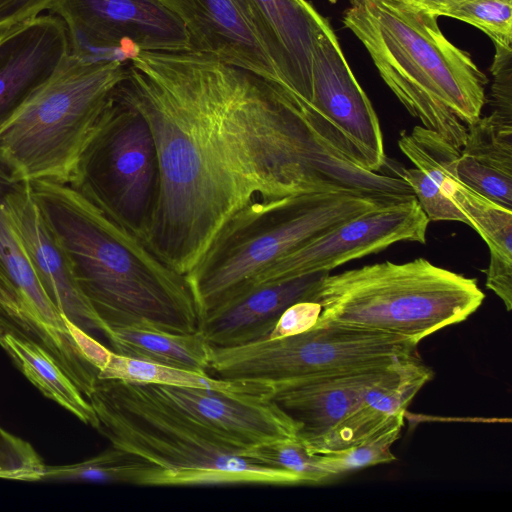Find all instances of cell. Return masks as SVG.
<instances>
[{
    "label": "cell",
    "mask_w": 512,
    "mask_h": 512,
    "mask_svg": "<svg viewBox=\"0 0 512 512\" xmlns=\"http://www.w3.org/2000/svg\"><path fill=\"white\" fill-rule=\"evenodd\" d=\"M119 94L148 123L159 187L143 239L187 276L233 222L308 193L386 198L280 87L197 50L137 51Z\"/></svg>",
    "instance_id": "6da1fadb"
},
{
    "label": "cell",
    "mask_w": 512,
    "mask_h": 512,
    "mask_svg": "<svg viewBox=\"0 0 512 512\" xmlns=\"http://www.w3.org/2000/svg\"><path fill=\"white\" fill-rule=\"evenodd\" d=\"M31 186L79 289L108 333L128 325L198 331V308L186 276L142 237L70 184L38 180Z\"/></svg>",
    "instance_id": "7a4b0ae2"
},
{
    "label": "cell",
    "mask_w": 512,
    "mask_h": 512,
    "mask_svg": "<svg viewBox=\"0 0 512 512\" xmlns=\"http://www.w3.org/2000/svg\"><path fill=\"white\" fill-rule=\"evenodd\" d=\"M437 19L394 0H350L342 21L406 110L461 149L467 126L481 116L488 79Z\"/></svg>",
    "instance_id": "3957f363"
},
{
    "label": "cell",
    "mask_w": 512,
    "mask_h": 512,
    "mask_svg": "<svg viewBox=\"0 0 512 512\" xmlns=\"http://www.w3.org/2000/svg\"><path fill=\"white\" fill-rule=\"evenodd\" d=\"M87 399L96 430L146 464L139 486L304 485L292 473L249 461L150 384L98 378Z\"/></svg>",
    "instance_id": "277c9868"
},
{
    "label": "cell",
    "mask_w": 512,
    "mask_h": 512,
    "mask_svg": "<svg viewBox=\"0 0 512 512\" xmlns=\"http://www.w3.org/2000/svg\"><path fill=\"white\" fill-rule=\"evenodd\" d=\"M484 297L475 278L417 258L329 273L311 301L321 308L316 323L394 335L418 345L466 320Z\"/></svg>",
    "instance_id": "5b68a950"
},
{
    "label": "cell",
    "mask_w": 512,
    "mask_h": 512,
    "mask_svg": "<svg viewBox=\"0 0 512 512\" xmlns=\"http://www.w3.org/2000/svg\"><path fill=\"white\" fill-rule=\"evenodd\" d=\"M124 61L65 65L0 124V156L24 181L72 184L80 158L117 87Z\"/></svg>",
    "instance_id": "8992f818"
},
{
    "label": "cell",
    "mask_w": 512,
    "mask_h": 512,
    "mask_svg": "<svg viewBox=\"0 0 512 512\" xmlns=\"http://www.w3.org/2000/svg\"><path fill=\"white\" fill-rule=\"evenodd\" d=\"M398 201L345 192L308 193L235 221L186 276L199 321L247 292L280 257L357 215Z\"/></svg>",
    "instance_id": "52a82bcc"
},
{
    "label": "cell",
    "mask_w": 512,
    "mask_h": 512,
    "mask_svg": "<svg viewBox=\"0 0 512 512\" xmlns=\"http://www.w3.org/2000/svg\"><path fill=\"white\" fill-rule=\"evenodd\" d=\"M417 346L394 335L315 323L285 337L211 346L208 371L229 380H300L385 367L417 354Z\"/></svg>",
    "instance_id": "ba28073f"
},
{
    "label": "cell",
    "mask_w": 512,
    "mask_h": 512,
    "mask_svg": "<svg viewBox=\"0 0 512 512\" xmlns=\"http://www.w3.org/2000/svg\"><path fill=\"white\" fill-rule=\"evenodd\" d=\"M70 185L143 238L158 193V155L148 123L118 87Z\"/></svg>",
    "instance_id": "9c48e42d"
},
{
    "label": "cell",
    "mask_w": 512,
    "mask_h": 512,
    "mask_svg": "<svg viewBox=\"0 0 512 512\" xmlns=\"http://www.w3.org/2000/svg\"><path fill=\"white\" fill-rule=\"evenodd\" d=\"M49 10L67 26L70 54L83 61L192 49L184 22L162 0H55Z\"/></svg>",
    "instance_id": "30bf717a"
},
{
    "label": "cell",
    "mask_w": 512,
    "mask_h": 512,
    "mask_svg": "<svg viewBox=\"0 0 512 512\" xmlns=\"http://www.w3.org/2000/svg\"><path fill=\"white\" fill-rule=\"evenodd\" d=\"M300 108L318 132L357 166L381 172L387 164L376 111L346 61L330 23L314 44L310 98Z\"/></svg>",
    "instance_id": "8fae6325"
},
{
    "label": "cell",
    "mask_w": 512,
    "mask_h": 512,
    "mask_svg": "<svg viewBox=\"0 0 512 512\" xmlns=\"http://www.w3.org/2000/svg\"><path fill=\"white\" fill-rule=\"evenodd\" d=\"M429 222L416 197L376 207L280 257L255 278L249 290L267 282L330 272L397 242L425 244Z\"/></svg>",
    "instance_id": "7c38bea8"
},
{
    "label": "cell",
    "mask_w": 512,
    "mask_h": 512,
    "mask_svg": "<svg viewBox=\"0 0 512 512\" xmlns=\"http://www.w3.org/2000/svg\"><path fill=\"white\" fill-rule=\"evenodd\" d=\"M184 22L193 50L245 69L284 89L261 22L248 0H162Z\"/></svg>",
    "instance_id": "4fadbf2b"
},
{
    "label": "cell",
    "mask_w": 512,
    "mask_h": 512,
    "mask_svg": "<svg viewBox=\"0 0 512 512\" xmlns=\"http://www.w3.org/2000/svg\"><path fill=\"white\" fill-rule=\"evenodd\" d=\"M3 208L52 303L83 331L106 337L108 329L79 289L67 256L34 199L31 182L15 180Z\"/></svg>",
    "instance_id": "5bb4252c"
},
{
    "label": "cell",
    "mask_w": 512,
    "mask_h": 512,
    "mask_svg": "<svg viewBox=\"0 0 512 512\" xmlns=\"http://www.w3.org/2000/svg\"><path fill=\"white\" fill-rule=\"evenodd\" d=\"M168 403L236 448L298 438V426L268 394H233L208 389L152 385Z\"/></svg>",
    "instance_id": "9a60e30c"
},
{
    "label": "cell",
    "mask_w": 512,
    "mask_h": 512,
    "mask_svg": "<svg viewBox=\"0 0 512 512\" xmlns=\"http://www.w3.org/2000/svg\"><path fill=\"white\" fill-rule=\"evenodd\" d=\"M17 179L10 165L0 156V272L11 283L31 318L38 342L53 355L73 382L80 383L89 376L91 364L73 336L70 321L43 289L3 208L4 196Z\"/></svg>",
    "instance_id": "2e32d148"
},
{
    "label": "cell",
    "mask_w": 512,
    "mask_h": 512,
    "mask_svg": "<svg viewBox=\"0 0 512 512\" xmlns=\"http://www.w3.org/2000/svg\"><path fill=\"white\" fill-rule=\"evenodd\" d=\"M69 55L60 17L37 16L0 31V124L55 76Z\"/></svg>",
    "instance_id": "e0dca14e"
},
{
    "label": "cell",
    "mask_w": 512,
    "mask_h": 512,
    "mask_svg": "<svg viewBox=\"0 0 512 512\" xmlns=\"http://www.w3.org/2000/svg\"><path fill=\"white\" fill-rule=\"evenodd\" d=\"M391 364L330 376L269 382L268 397L296 423L298 438L310 444L356 409Z\"/></svg>",
    "instance_id": "ac0fdd59"
},
{
    "label": "cell",
    "mask_w": 512,
    "mask_h": 512,
    "mask_svg": "<svg viewBox=\"0 0 512 512\" xmlns=\"http://www.w3.org/2000/svg\"><path fill=\"white\" fill-rule=\"evenodd\" d=\"M321 271L263 283L203 317L198 331L212 347H231L268 338L281 314L300 301H311Z\"/></svg>",
    "instance_id": "d6986e66"
},
{
    "label": "cell",
    "mask_w": 512,
    "mask_h": 512,
    "mask_svg": "<svg viewBox=\"0 0 512 512\" xmlns=\"http://www.w3.org/2000/svg\"><path fill=\"white\" fill-rule=\"evenodd\" d=\"M264 30L286 91L300 106L311 92L314 44L329 24L307 0H248Z\"/></svg>",
    "instance_id": "ffe728a7"
},
{
    "label": "cell",
    "mask_w": 512,
    "mask_h": 512,
    "mask_svg": "<svg viewBox=\"0 0 512 512\" xmlns=\"http://www.w3.org/2000/svg\"><path fill=\"white\" fill-rule=\"evenodd\" d=\"M456 172L465 185L512 210V120L491 113L468 125Z\"/></svg>",
    "instance_id": "44dd1931"
},
{
    "label": "cell",
    "mask_w": 512,
    "mask_h": 512,
    "mask_svg": "<svg viewBox=\"0 0 512 512\" xmlns=\"http://www.w3.org/2000/svg\"><path fill=\"white\" fill-rule=\"evenodd\" d=\"M0 346L16 367L47 398L58 403L86 425L99 422L89 400L35 338L0 314Z\"/></svg>",
    "instance_id": "7402d4cb"
},
{
    "label": "cell",
    "mask_w": 512,
    "mask_h": 512,
    "mask_svg": "<svg viewBox=\"0 0 512 512\" xmlns=\"http://www.w3.org/2000/svg\"><path fill=\"white\" fill-rule=\"evenodd\" d=\"M112 351L133 359L208 373L211 346L197 331L181 334L147 325L111 328Z\"/></svg>",
    "instance_id": "603a6c76"
},
{
    "label": "cell",
    "mask_w": 512,
    "mask_h": 512,
    "mask_svg": "<svg viewBox=\"0 0 512 512\" xmlns=\"http://www.w3.org/2000/svg\"><path fill=\"white\" fill-rule=\"evenodd\" d=\"M100 379H118L152 385L208 389L226 393L269 394L267 381L229 380L182 368L133 359L109 350L99 370Z\"/></svg>",
    "instance_id": "cb8c5ba5"
},
{
    "label": "cell",
    "mask_w": 512,
    "mask_h": 512,
    "mask_svg": "<svg viewBox=\"0 0 512 512\" xmlns=\"http://www.w3.org/2000/svg\"><path fill=\"white\" fill-rule=\"evenodd\" d=\"M429 14L451 17L485 33L495 49H511L512 0H394Z\"/></svg>",
    "instance_id": "d4e9b609"
},
{
    "label": "cell",
    "mask_w": 512,
    "mask_h": 512,
    "mask_svg": "<svg viewBox=\"0 0 512 512\" xmlns=\"http://www.w3.org/2000/svg\"><path fill=\"white\" fill-rule=\"evenodd\" d=\"M449 199L468 218L470 227L486 242L491 264H512V210L480 195L460 179Z\"/></svg>",
    "instance_id": "484cf974"
},
{
    "label": "cell",
    "mask_w": 512,
    "mask_h": 512,
    "mask_svg": "<svg viewBox=\"0 0 512 512\" xmlns=\"http://www.w3.org/2000/svg\"><path fill=\"white\" fill-rule=\"evenodd\" d=\"M147 466L139 458L111 446L84 461L45 465L41 481L126 483L139 485Z\"/></svg>",
    "instance_id": "4316f807"
},
{
    "label": "cell",
    "mask_w": 512,
    "mask_h": 512,
    "mask_svg": "<svg viewBox=\"0 0 512 512\" xmlns=\"http://www.w3.org/2000/svg\"><path fill=\"white\" fill-rule=\"evenodd\" d=\"M404 413H397L373 434L348 448L316 454L318 463L329 480L355 469L395 460L391 446L400 436Z\"/></svg>",
    "instance_id": "83f0119b"
},
{
    "label": "cell",
    "mask_w": 512,
    "mask_h": 512,
    "mask_svg": "<svg viewBox=\"0 0 512 512\" xmlns=\"http://www.w3.org/2000/svg\"><path fill=\"white\" fill-rule=\"evenodd\" d=\"M243 457L265 467L280 469L302 479L304 485L320 484L329 478L299 438L281 439L246 450Z\"/></svg>",
    "instance_id": "f1b7e54d"
},
{
    "label": "cell",
    "mask_w": 512,
    "mask_h": 512,
    "mask_svg": "<svg viewBox=\"0 0 512 512\" xmlns=\"http://www.w3.org/2000/svg\"><path fill=\"white\" fill-rule=\"evenodd\" d=\"M393 171L410 186L429 221H456L470 226L468 218L423 171L416 167Z\"/></svg>",
    "instance_id": "f546056e"
},
{
    "label": "cell",
    "mask_w": 512,
    "mask_h": 512,
    "mask_svg": "<svg viewBox=\"0 0 512 512\" xmlns=\"http://www.w3.org/2000/svg\"><path fill=\"white\" fill-rule=\"evenodd\" d=\"M45 463L33 446L0 427V479L42 480Z\"/></svg>",
    "instance_id": "4dcf8cb0"
},
{
    "label": "cell",
    "mask_w": 512,
    "mask_h": 512,
    "mask_svg": "<svg viewBox=\"0 0 512 512\" xmlns=\"http://www.w3.org/2000/svg\"><path fill=\"white\" fill-rule=\"evenodd\" d=\"M492 73L495 82L492 88L494 114L512 120V83L511 54L512 50L495 49Z\"/></svg>",
    "instance_id": "1f68e13d"
},
{
    "label": "cell",
    "mask_w": 512,
    "mask_h": 512,
    "mask_svg": "<svg viewBox=\"0 0 512 512\" xmlns=\"http://www.w3.org/2000/svg\"><path fill=\"white\" fill-rule=\"evenodd\" d=\"M320 306L313 301H300L289 306L279 317L268 338L275 339L297 334L316 323Z\"/></svg>",
    "instance_id": "d6a6232c"
},
{
    "label": "cell",
    "mask_w": 512,
    "mask_h": 512,
    "mask_svg": "<svg viewBox=\"0 0 512 512\" xmlns=\"http://www.w3.org/2000/svg\"><path fill=\"white\" fill-rule=\"evenodd\" d=\"M0 314L37 340V330L19 296L0 272ZM38 341V340H37Z\"/></svg>",
    "instance_id": "836d02e7"
},
{
    "label": "cell",
    "mask_w": 512,
    "mask_h": 512,
    "mask_svg": "<svg viewBox=\"0 0 512 512\" xmlns=\"http://www.w3.org/2000/svg\"><path fill=\"white\" fill-rule=\"evenodd\" d=\"M55 0H0V31L37 17Z\"/></svg>",
    "instance_id": "e575fe53"
}]
</instances>
